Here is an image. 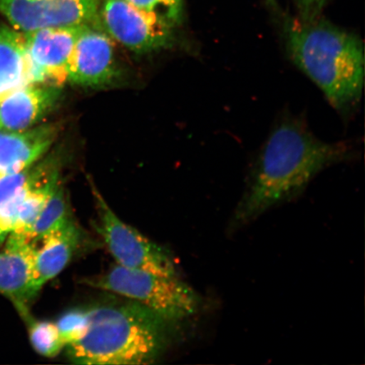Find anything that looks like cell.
Returning a JSON list of instances; mask_svg holds the SVG:
<instances>
[{
  "instance_id": "6da1fadb",
  "label": "cell",
  "mask_w": 365,
  "mask_h": 365,
  "mask_svg": "<svg viewBox=\"0 0 365 365\" xmlns=\"http://www.w3.org/2000/svg\"><path fill=\"white\" fill-rule=\"evenodd\" d=\"M351 155V148L344 143L319 140L298 121L282 122L259 155L247 188L228 222V234L294 199L319 173Z\"/></svg>"
},
{
  "instance_id": "7a4b0ae2",
  "label": "cell",
  "mask_w": 365,
  "mask_h": 365,
  "mask_svg": "<svg viewBox=\"0 0 365 365\" xmlns=\"http://www.w3.org/2000/svg\"><path fill=\"white\" fill-rule=\"evenodd\" d=\"M287 56L341 113L352 111L361 99L364 50L358 35L325 21L302 19L287 23Z\"/></svg>"
},
{
  "instance_id": "3957f363",
  "label": "cell",
  "mask_w": 365,
  "mask_h": 365,
  "mask_svg": "<svg viewBox=\"0 0 365 365\" xmlns=\"http://www.w3.org/2000/svg\"><path fill=\"white\" fill-rule=\"evenodd\" d=\"M83 339L66 346L68 359L78 364H145L166 349L180 324L134 300L88 309Z\"/></svg>"
},
{
  "instance_id": "277c9868",
  "label": "cell",
  "mask_w": 365,
  "mask_h": 365,
  "mask_svg": "<svg viewBox=\"0 0 365 365\" xmlns=\"http://www.w3.org/2000/svg\"><path fill=\"white\" fill-rule=\"evenodd\" d=\"M83 282L126 297L178 324L193 317L200 308L197 294L177 275L162 276L117 264L103 275L86 278Z\"/></svg>"
},
{
  "instance_id": "5b68a950",
  "label": "cell",
  "mask_w": 365,
  "mask_h": 365,
  "mask_svg": "<svg viewBox=\"0 0 365 365\" xmlns=\"http://www.w3.org/2000/svg\"><path fill=\"white\" fill-rule=\"evenodd\" d=\"M93 24L113 41L138 53L168 47L175 29L161 17L140 10L127 0H101Z\"/></svg>"
},
{
  "instance_id": "8992f818",
  "label": "cell",
  "mask_w": 365,
  "mask_h": 365,
  "mask_svg": "<svg viewBox=\"0 0 365 365\" xmlns=\"http://www.w3.org/2000/svg\"><path fill=\"white\" fill-rule=\"evenodd\" d=\"M98 215L97 230L118 264L162 276L177 275L170 255L123 222L102 198L98 199Z\"/></svg>"
},
{
  "instance_id": "52a82bcc",
  "label": "cell",
  "mask_w": 365,
  "mask_h": 365,
  "mask_svg": "<svg viewBox=\"0 0 365 365\" xmlns=\"http://www.w3.org/2000/svg\"><path fill=\"white\" fill-rule=\"evenodd\" d=\"M101 0H0V11L21 34L91 24Z\"/></svg>"
},
{
  "instance_id": "ba28073f",
  "label": "cell",
  "mask_w": 365,
  "mask_h": 365,
  "mask_svg": "<svg viewBox=\"0 0 365 365\" xmlns=\"http://www.w3.org/2000/svg\"><path fill=\"white\" fill-rule=\"evenodd\" d=\"M113 39L91 24L81 26L68 63V82L101 88L118 76Z\"/></svg>"
},
{
  "instance_id": "9c48e42d",
  "label": "cell",
  "mask_w": 365,
  "mask_h": 365,
  "mask_svg": "<svg viewBox=\"0 0 365 365\" xmlns=\"http://www.w3.org/2000/svg\"><path fill=\"white\" fill-rule=\"evenodd\" d=\"M81 26L44 29L23 34L30 63L31 84L61 88L68 82V59Z\"/></svg>"
},
{
  "instance_id": "30bf717a",
  "label": "cell",
  "mask_w": 365,
  "mask_h": 365,
  "mask_svg": "<svg viewBox=\"0 0 365 365\" xmlns=\"http://www.w3.org/2000/svg\"><path fill=\"white\" fill-rule=\"evenodd\" d=\"M0 251V294L10 299L26 322L31 318L29 304L36 296L34 269L36 245L26 237L11 234Z\"/></svg>"
},
{
  "instance_id": "8fae6325",
  "label": "cell",
  "mask_w": 365,
  "mask_h": 365,
  "mask_svg": "<svg viewBox=\"0 0 365 365\" xmlns=\"http://www.w3.org/2000/svg\"><path fill=\"white\" fill-rule=\"evenodd\" d=\"M61 95V88L47 84H29L4 95L0 98V130L33 128L51 110Z\"/></svg>"
},
{
  "instance_id": "7c38bea8",
  "label": "cell",
  "mask_w": 365,
  "mask_h": 365,
  "mask_svg": "<svg viewBox=\"0 0 365 365\" xmlns=\"http://www.w3.org/2000/svg\"><path fill=\"white\" fill-rule=\"evenodd\" d=\"M58 132L56 125L21 131L0 130V178L34 165L52 147Z\"/></svg>"
},
{
  "instance_id": "4fadbf2b",
  "label": "cell",
  "mask_w": 365,
  "mask_h": 365,
  "mask_svg": "<svg viewBox=\"0 0 365 365\" xmlns=\"http://www.w3.org/2000/svg\"><path fill=\"white\" fill-rule=\"evenodd\" d=\"M80 232L74 219L45 235L39 241L42 245L36 248L34 269L35 294L50 280L57 277L71 262L77 245Z\"/></svg>"
},
{
  "instance_id": "5bb4252c",
  "label": "cell",
  "mask_w": 365,
  "mask_h": 365,
  "mask_svg": "<svg viewBox=\"0 0 365 365\" xmlns=\"http://www.w3.org/2000/svg\"><path fill=\"white\" fill-rule=\"evenodd\" d=\"M29 84L31 68L24 34L0 25V98Z\"/></svg>"
},
{
  "instance_id": "9a60e30c",
  "label": "cell",
  "mask_w": 365,
  "mask_h": 365,
  "mask_svg": "<svg viewBox=\"0 0 365 365\" xmlns=\"http://www.w3.org/2000/svg\"><path fill=\"white\" fill-rule=\"evenodd\" d=\"M71 218L65 190L59 182L31 227L29 239L36 243L48 232L61 227Z\"/></svg>"
},
{
  "instance_id": "2e32d148",
  "label": "cell",
  "mask_w": 365,
  "mask_h": 365,
  "mask_svg": "<svg viewBox=\"0 0 365 365\" xmlns=\"http://www.w3.org/2000/svg\"><path fill=\"white\" fill-rule=\"evenodd\" d=\"M29 327L31 345L36 353L44 357H56L66 348L56 323L36 322L33 318L26 322Z\"/></svg>"
},
{
  "instance_id": "e0dca14e",
  "label": "cell",
  "mask_w": 365,
  "mask_h": 365,
  "mask_svg": "<svg viewBox=\"0 0 365 365\" xmlns=\"http://www.w3.org/2000/svg\"><path fill=\"white\" fill-rule=\"evenodd\" d=\"M56 163L53 160L48 159L38 164L35 163L25 170L0 178V207L20 192L30 182L44 175Z\"/></svg>"
},
{
  "instance_id": "ac0fdd59",
  "label": "cell",
  "mask_w": 365,
  "mask_h": 365,
  "mask_svg": "<svg viewBox=\"0 0 365 365\" xmlns=\"http://www.w3.org/2000/svg\"><path fill=\"white\" fill-rule=\"evenodd\" d=\"M66 346L83 339L88 329V310L74 309L63 314L56 323Z\"/></svg>"
},
{
  "instance_id": "d6986e66",
  "label": "cell",
  "mask_w": 365,
  "mask_h": 365,
  "mask_svg": "<svg viewBox=\"0 0 365 365\" xmlns=\"http://www.w3.org/2000/svg\"><path fill=\"white\" fill-rule=\"evenodd\" d=\"M137 8L155 14L175 27L182 20V0H127Z\"/></svg>"
},
{
  "instance_id": "ffe728a7",
  "label": "cell",
  "mask_w": 365,
  "mask_h": 365,
  "mask_svg": "<svg viewBox=\"0 0 365 365\" xmlns=\"http://www.w3.org/2000/svg\"><path fill=\"white\" fill-rule=\"evenodd\" d=\"M303 12V19L317 18V14L322 7L324 0H295Z\"/></svg>"
}]
</instances>
